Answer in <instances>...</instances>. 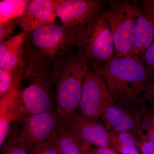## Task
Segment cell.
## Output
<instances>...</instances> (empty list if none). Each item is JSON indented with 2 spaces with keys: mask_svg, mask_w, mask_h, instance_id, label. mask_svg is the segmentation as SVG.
Returning <instances> with one entry per match:
<instances>
[{
  "mask_svg": "<svg viewBox=\"0 0 154 154\" xmlns=\"http://www.w3.org/2000/svg\"><path fill=\"white\" fill-rule=\"evenodd\" d=\"M113 102L105 80L98 72L89 67L84 81L78 114L98 119L105 107Z\"/></svg>",
  "mask_w": 154,
  "mask_h": 154,
  "instance_id": "obj_7",
  "label": "cell"
},
{
  "mask_svg": "<svg viewBox=\"0 0 154 154\" xmlns=\"http://www.w3.org/2000/svg\"><path fill=\"white\" fill-rule=\"evenodd\" d=\"M63 0H32L24 14L17 19L18 25L27 32L54 24L58 6Z\"/></svg>",
  "mask_w": 154,
  "mask_h": 154,
  "instance_id": "obj_12",
  "label": "cell"
},
{
  "mask_svg": "<svg viewBox=\"0 0 154 154\" xmlns=\"http://www.w3.org/2000/svg\"><path fill=\"white\" fill-rule=\"evenodd\" d=\"M90 149V148L88 149V150L87 151V152H86L85 154H90V153H89V149Z\"/></svg>",
  "mask_w": 154,
  "mask_h": 154,
  "instance_id": "obj_28",
  "label": "cell"
},
{
  "mask_svg": "<svg viewBox=\"0 0 154 154\" xmlns=\"http://www.w3.org/2000/svg\"><path fill=\"white\" fill-rule=\"evenodd\" d=\"M22 73L17 72L13 75V84L7 94L1 98L0 102V146H2L8 135L11 122L18 119L19 86Z\"/></svg>",
  "mask_w": 154,
  "mask_h": 154,
  "instance_id": "obj_14",
  "label": "cell"
},
{
  "mask_svg": "<svg viewBox=\"0 0 154 154\" xmlns=\"http://www.w3.org/2000/svg\"><path fill=\"white\" fill-rule=\"evenodd\" d=\"M102 76L115 103L127 106L141 105L154 82L140 57H115L101 63L89 65Z\"/></svg>",
  "mask_w": 154,
  "mask_h": 154,
  "instance_id": "obj_1",
  "label": "cell"
},
{
  "mask_svg": "<svg viewBox=\"0 0 154 154\" xmlns=\"http://www.w3.org/2000/svg\"><path fill=\"white\" fill-rule=\"evenodd\" d=\"M54 139L59 154H85L90 148L73 132L70 125L60 124Z\"/></svg>",
  "mask_w": 154,
  "mask_h": 154,
  "instance_id": "obj_16",
  "label": "cell"
},
{
  "mask_svg": "<svg viewBox=\"0 0 154 154\" xmlns=\"http://www.w3.org/2000/svg\"><path fill=\"white\" fill-rule=\"evenodd\" d=\"M136 143L142 154H154V143L136 140Z\"/></svg>",
  "mask_w": 154,
  "mask_h": 154,
  "instance_id": "obj_25",
  "label": "cell"
},
{
  "mask_svg": "<svg viewBox=\"0 0 154 154\" xmlns=\"http://www.w3.org/2000/svg\"><path fill=\"white\" fill-rule=\"evenodd\" d=\"M17 19L0 23V42L11 37L14 28L18 25Z\"/></svg>",
  "mask_w": 154,
  "mask_h": 154,
  "instance_id": "obj_24",
  "label": "cell"
},
{
  "mask_svg": "<svg viewBox=\"0 0 154 154\" xmlns=\"http://www.w3.org/2000/svg\"><path fill=\"white\" fill-rule=\"evenodd\" d=\"M140 6L134 29L133 46L130 56L140 58L154 42V0L142 1Z\"/></svg>",
  "mask_w": 154,
  "mask_h": 154,
  "instance_id": "obj_11",
  "label": "cell"
},
{
  "mask_svg": "<svg viewBox=\"0 0 154 154\" xmlns=\"http://www.w3.org/2000/svg\"><path fill=\"white\" fill-rule=\"evenodd\" d=\"M107 4L101 0H63L58 6L56 14L62 25L75 27L96 16Z\"/></svg>",
  "mask_w": 154,
  "mask_h": 154,
  "instance_id": "obj_10",
  "label": "cell"
},
{
  "mask_svg": "<svg viewBox=\"0 0 154 154\" xmlns=\"http://www.w3.org/2000/svg\"><path fill=\"white\" fill-rule=\"evenodd\" d=\"M30 1L4 0L0 2V23L16 20L25 13Z\"/></svg>",
  "mask_w": 154,
  "mask_h": 154,
  "instance_id": "obj_18",
  "label": "cell"
},
{
  "mask_svg": "<svg viewBox=\"0 0 154 154\" xmlns=\"http://www.w3.org/2000/svg\"><path fill=\"white\" fill-rule=\"evenodd\" d=\"M27 34L23 30L1 42L0 68L14 70L23 63Z\"/></svg>",
  "mask_w": 154,
  "mask_h": 154,
  "instance_id": "obj_15",
  "label": "cell"
},
{
  "mask_svg": "<svg viewBox=\"0 0 154 154\" xmlns=\"http://www.w3.org/2000/svg\"><path fill=\"white\" fill-rule=\"evenodd\" d=\"M140 58L148 70L154 75V42L146 50Z\"/></svg>",
  "mask_w": 154,
  "mask_h": 154,
  "instance_id": "obj_23",
  "label": "cell"
},
{
  "mask_svg": "<svg viewBox=\"0 0 154 154\" xmlns=\"http://www.w3.org/2000/svg\"><path fill=\"white\" fill-rule=\"evenodd\" d=\"M140 11V2L127 0L109 1L102 11L113 35L115 57L130 56L134 29Z\"/></svg>",
  "mask_w": 154,
  "mask_h": 154,
  "instance_id": "obj_5",
  "label": "cell"
},
{
  "mask_svg": "<svg viewBox=\"0 0 154 154\" xmlns=\"http://www.w3.org/2000/svg\"><path fill=\"white\" fill-rule=\"evenodd\" d=\"M25 47V67L19 86L18 119L51 109L53 96H55L54 64Z\"/></svg>",
  "mask_w": 154,
  "mask_h": 154,
  "instance_id": "obj_2",
  "label": "cell"
},
{
  "mask_svg": "<svg viewBox=\"0 0 154 154\" xmlns=\"http://www.w3.org/2000/svg\"><path fill=\"white\" fill-rule=\"evenodd\" d=\"M28 151L29 154H59L54 137L42 143L33 146Z\"/></svg>",
  "mask_w": 154,
  "mask_h": 154,
  "instance_id": "obj_20",
  "label": "cell"
},
{
  "mask_svg": "<svg viewBox=\"0 0 154 154\" xmlns=\"http://www.w3.org/2000/svg\"><path fill=\"white\" fill-rule=\"evenodd\" d=\"M109 146L119 154H142L135 138L128 133H109Z\"/></svg>",
  "mask_w": 154,
  "mask_h": 154,
  "instance_id": "obj_17",
  "label": "cell"
},
{
  "mask_svg": "<svg viewBox=\"0 0 154 154\" xmlns=\"http://www.w3.org/2000/svg\"><path fill=\"white\" fill-rule=\"evenodd\" d=\"M89 69L87 61L78 52L54 63L56 112L62 124L70 125L76 115Z\"/></svg>",
  "mask_w": 154,
  "mask_h": 154,
  "instance_id": "obj_3",
  "label": "cell"
},
{
  "mask_svg": "<svg viewBox=\"0 0 154 154\" xmlns=\"http://www.w3.org/2000/svg\"><path fill=\"white\" fill-rule=\"evenodd\" d=\"M78 29V26L45 25L27 32L25 45L54 64L69 54L75 46Z\"/></svg>",
  "mask_w": 154,
  "mask_h": 154,
  "instance_id": "obj_6",
  "label": "cell"
},
{
  "mask_svg": "<svg viewBox=\"0 0 154 154\" xmlns=\"http://www.w3.org/2000/svg\"><path fill=\"white\" fill-rule=\"evenodd\" d=\"M144 100L146 103H148V107L154 110V82L145 94Z\"/></svg>",
  "mask_w": 154,
  "mask_h": 154,
  "instance_id": "obj_26",
  "label": "cell"
},
{
  "mask_svg": "<svg viewBox=\"0 0 154 154\" xmlns=\"http://www.w3.org/2000/svg\"><path fill=\"white\" fill-rule=\"evenodd\" d=\"M102 11L78 26L75 46L89 65L106 62L115 56L113 35Z\"/></svg>",
  "mask_w": 154,
  "mask_h": 154,
  "instance_id": "obj_4",
  "label": "cell"
},
{
  "mask_svg": "<svg viewBox=\"0 0 154 154\" xmlns=\"http://www.w3.org/2000/svg\"><path fill=\"white\" fill-rule=\"evenodd\" d=\"M70 125L73 132L85 145L97 147H110L109 133L98 119L77 113Z\"/></svg>",
  "mask_w": 154,
  "mask_h": 154,
  "instance_id": "obj_13",
  "label": "cell"
},
{
  "mask_svg": "<svg viewBox=\"0 0 154 154\" xmlns=\"http://www.w3.org/2000/svg\"><path fill=\"white\" fill-rule=\"evenodd\" d=\"M142 140L154 143V110L151 109L145 102L142 104Z\"/></svg>",
  "mask_w": 154,
  "mask_h": 154,
  "instance_id": "obj_19",
  "label": "cell"
},
{
  "mask_svg": "<svg viewBox=\"0 0 154 154\" xmlns=\"http://www.w3.org/2000/svg\"><path fill=\"white\" fill-rule=\"evenodd\" d=\"M14 70L0 68V98H2L11 89L13 81Z\"/></svg>",
  "mask_w": 154,
  "mask_h": 154,
  "instance_id": "obj_21",
  "label": "cell"
},
{
  "mask_svg": "<svg viewBox=\"0 0 154 154\" xmlns=\"http://www.w3.org/2000/svg\"><path fill=\"white\" fill-rule=\"evenodd\" d=\"M90 154H119L110 147H97L89 149Z\"/></svg>",
  "mask_w": 154,
  "mask_h": 154,
  "instance_id": "obj_27",
  "label": "cell"
},
{
  "mask_svg": "<svg viewBox=\"0 0 154 154\" xmlns=\"http://www.w3.org/2000/svg\"><path fill=\"white\" fill-rule=\"evenodd\" d=\"M2 154H29V153L27 148L15 139L8 142L4 146Z\"/></svg>",
  "mask_w": 154,
  "mask_h": 154,
  "instance_id": "obj_22",
  "label": "cell"
},
{
  "mask_svg": "<svg viewBox=\"0 0 154 154\" xmlns=\"http://www.w3.org/2000/svg\"><path fill=\"white\" fill-rule=\"evenodd\" d=\"M109 133L126 132L142 140L141 105H122L113 102L105 107L101 116Z\"/></svg>",
  "mask_w": 154,
  "mask_h": 154,
  "instance_id": "obj_8",
  "label": "cell"
},
{
  "mask_svg": "<svg viewBox=\"0 0 154 154\" xmlns=\"http://www.w3.org/2000/svg\"><path fill=\"white\" fill-rule=\"evenodd\" d=\"M22 119L23 128L16 139L28 149L54 137L61 124L56 111L51 109L28 116Z\"/></svg>",
  "mask_w": 154,
  "mask_h": 154,
  "instance_id": "obj_9",
  "label": "cell"
}]
</instances>
